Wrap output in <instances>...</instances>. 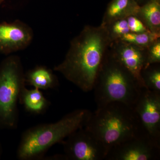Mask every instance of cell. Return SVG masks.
Here are the masks:
<instances>
[{"instance_id": "cell-6", "label": "cell", "mask_w": 160, "mask_h": 160, "mask_svg": "<svg viewBox=\"0 0 160 160\" xmlns=\"http://www.w3.org/2000/svg\"><path fill=\"white\" fill-rule=\"evenodd\" d=\"M61 144L66 160H106L108 153L102 142L85 127L72 133Z\"/></svg>"}, {"instance_id": "cell-11", "label": "cell", "mask_w": 160, "mask_h": 160, "mask_svg": "<svg viewBox=\"0 0 160 160\" xmlns=\"http://www.w3.org/2000/svg\"><path fill=\"white\" fill-rule=\"evenodd\" d=\"M139 7L135 0H111L107 6L101 25L105 26L115 20L136 15Z\"/></svg>"}, {"instance_id": "cell-14", "label": "cell", "mask_w": 160, "mask_h": 160, "mask_svg": "<svg viewBox=\"0 0 160 160\" xmlns=\"http://www.w3.org/2000/svg\"><path fill=\"white\" fill-rule=\"evenodd\" d=\"M20 102L28 111L34 113L44 112L49 105L41 90L35 88L28 89L25 87L21 94Z\"/></svg>"}, {"instance_id": "cell-4", "label": "cell", "mask_w": 160, "mask_h": 160, "mask_svg": "<svg viewBox=\"0 0 160 160\" xmlns=\"http://www.w3.org/2000/svg\"><path fill=\"white\" fill-rule=\"evenodd\" d=\"M142 89L133 75L112 55L109 47L92 89L97 107L118 102L132 108Z\"/></svg>"}, {"instance_id": "cell-17", "label": "cell", "mask_w": 160, "mask_h": 160, "mask_svg": "<svg viewBox=\"0 0 160 160\" xmlns=\"http://www.w3.org/2000/svg\"><path fill=\"white\" fill-rule=\"evenodd\" d=\"M104 26L106 27L111 42L119 39L124 34L130 32L126 18L115 20Z\"/></svg>"}, {"instance_id": "cell-15", "label": "cell", "mask_w": 160, "mask_h": 160, "mask_svg": "<svg viewBox=\"0 0 160 160\" xmlns=\"http://www.w3.org/2000/svg\"><path fill=\"white\" fill-rule=\"evenodd\" d=\"M141 76L146 89L160 93V63L150 64L144 67L141 71Z\"/></svg>"}, {"instance_id": "cell-9", "label": "cell", "mask_w": 160, "mask_h": 160, "mask_svg": "<svg viewBox=\"0 0 160 160\" xmlns=\"http://www.w3.org/2000/svg\"><path fill=\"white\" fill-rule=\"evenodd\" d=\"M109 50L114 57L136 78L142 88H145L141 72L147 66V48L118 40L110 43Z\"/></svg>"}, {"instance_id": "cell-7", "label": "cell", "mask_w": 160, "mask_h": 160, "mask_svg": "<svg viewBox=\"0 0 160 160\" xmlns=\"http://www.w3.org/2000/svg\"><path fill=\"white\" fill-rule=\"evenodd\" d=\"M160 158V145L142 132L109 149L107 160H156Z\"/></svg>"}, {"instance_id": "cell-20", "label": "cell", "mask_w": 160, "mask_h": 160, "mask_svg": "<svg viewBox=\"0 0 160 160\" xmlns=\"http://www.w3.org/2000/svg\"><path fill=\"white\" fill-rule=\"evenodd\" d=\"M149 0H135L137 3L138 4L139 6H142L144 4H146L147 2H149Z\"/></svg>"}, {"instance_id": "cell-10", "label": "cell", "mask_w": 160, "mask_h": 160, "mask_svg": "<svg viewBox=\"0 0 160 160\" xmlns=\"http://www.w3.org/2000/svg\"><path fill=\"white\" fill-rule=\"evenodd\" d=\"M34 37L33 30L20 20L0 24V53L10 54L26 49Z\"/></svg>"}, {"instance_id": "cell-5", "label": "cell", "mask_w": 160, "mask_h": 160, "mask_svg": "<svg viewBox=\"0 0 160 160\" xmlns=\"http://www.w3.org/2000/svg\"><path fill=\"white\" fill-rule=\"evenodd\" d=\"M22 61L17 55H9L0 65V126L15 128L18 121V103L26 87Z\"/></svg>"}, {"instance_id": "cell-21", "label": "cell", "mask_w": 160, "mask_h": 160, "mask_svg": "<svg viewBox=\"0 0 160 160\" xmlns=\"http://www.w3.org/2000/svg\"><path fill=\"white\" fill-rule=\"evenodd\" d=\"M5 1V0H0V6H1L3 2H4V1Z\"/></svg>"}, {"instance_id": "cell-18", "label": "cell", "mask_w": 160, "mask_h": 160, "mask_svg": "<svg viewBox=\"0 0 160 160\" xmlns=\"http://www.w3.org/2000/svg\"><path fill=\"white\" fill-rule=\"evenodd\" d=\"M147 66L160 63V38L158 39L147 48Z\"/></svg>"}, {"instance_id": "cell-1", "label": "cell", "mask_w": 160, "mask_h": 160, "mask_svg": "<svg viewBox=\"0 0 160 160\" xmlns=\"http://www.w3.org/2000/svg\"><path fill=\"white\" fill-rule=\"evenodd\" d=\"M111 43L105 26H85L71 40L65 58L54 70L84 92L92 91Z\"/></svg>"}, {"instance_id": "cell-2", "label": "cell", "mask_w": 160, "mask_h": 160, "mask_svg": "<svg viewBox=\"0 0 160 160\" xmlns=\"http://www.w3.org/2000/svg\"><path fill=\"white\" fill-rule=\"evenodd\" d=\"M91 113L88 109H76L55 122L41 124L26 130L18 148V158L31 160L42 158L52 146L62 143L72 133L85 127Z\"/></svg>"}, {"instance_id": "cell-19", "label": "cell", "mask_w": 160, "mask_h": 160, "mask_svg": "<svg viewBox=\"0 0 160 160\" xmlns=\"http://www.w3.org/2000/svg\"><path fill=\"white\" fill-rule=\"evenodd\" d=\"M126 19L130 32L142 33L150 32L136 15L129 16L126 18Z\"/></svg>"}, {"instance_id": "cell-16", "label": "cell", "mask_w": 160, "mask_h": 160, "mask_svg": "<svg viewBox=\"0 0 160 160\" xmlns=\"http://www.w3.org/2000/svg\"><path fill=\"white\" fill-rule=\"evenodd\" d=\"M159 38H160V33L147 32L142 33L129 32L124 34L119 40L139 47L147 48Z\"/></svg>"}, {"instance_id": "cell-3", "label": "cell", "mask_w": 160, "mask_h": 160, "mask_svg": "<svg viewBox=\"0 0 160 160\" xmlns=\"http://www.w3.org/2000/svg\"><path fill=\"white\" fill-rule=\"evenodd\" d=\"M85 127L102 142L108 151L116 145L144 132L133 108L118 102L97 107Z\"/></svg>"}, {"instance_id": "cell-8", "label": "cell", "mask_w": 160, "mask_h": 160, "mask_svg": "<svg viewBox=\"0 0 160 160\" xmlns=\"http://www.w3.org/2000/svg\"><path fill=\"white\" fill-rule=\"evenodd\" d=\"M132 108L143 131L160 145V93L143 88Z\"/></svg>"}, {"instance_id": "cell-13", "label": "cell", "mask_w": 160, "mask_h": 160, "mask_svg": "<svg viewBox=\"0 0 160 160\" xmlns=\"http://www.w3.org/2000/svg\"><path fill=\"white\" fill-rule=\"evenodd\" d=\"M136 15L149 31L160 33V0H149L140 6Z\"/></svg>"}, {"instance_id": "cell-12", "label": "cell", "mask_w": 160, "mask_h": 160, "mask_svg": "<svg viewBox=\"0 0 160 160\" xmlns=\"http://www.w3.org/2000/svg\"><path fill=\"white\" fill-rule=\"evenodd\" d=\"M26 83L41 90L54 89L59 85L57 77L52 71L44 66H38L25 74Z\"/></svg>"}]
</instances>
